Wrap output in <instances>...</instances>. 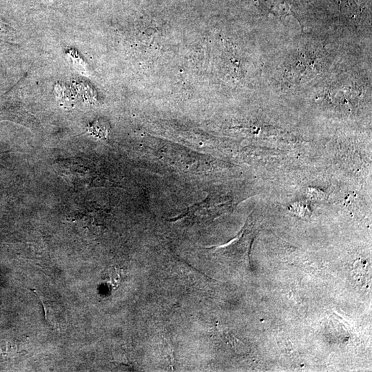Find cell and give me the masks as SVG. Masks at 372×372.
Here are the masks:
<instances>
[{
  "instance_id": "cell-1",
  "label": "cell",
  "mask_w": 372,
  "mask_h": 372,
  "mask_svg": "<svg viewBox=\"0 0 372 372\" xmlns=\"http://www.w3.org/2000/svg\"><path fill=\"white\" fill-rule=\"evenodd\" d=\"M321 64L320 58L314 51L301 50L290 60L286 67V74L292 81L303 82L319 73Z\"/></svg>"
}]
</instances>
